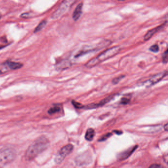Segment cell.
<instances>
[{"mask_svg":"<svg viewBox=\"0 0 168 168\" xmlns=\"http://www.w3.org/2000/svg\"><path fill=\"white\" fill-rule=\"evenodd\" d=\"M149 168H165L159 164H154L151 165Z\"/></svg>","mask_w":168,"mask_h":168,"instance_id":"ffe728a7","label":"cell"},{"mask_svg":"<svg viewBox=\"0 0 168 168\" xmlns=\"http://www.w3.org/2000/svg\"><path fill=\"white\" fill-rule=\"evenodd\" d=\"M130 101V98L129 97H123L121 100V104H128L129 103Z\"/></svg>","mask_w":168,"mask_h":168,"instance_id":"ac0fdd59","label":"cell"},{"mask_svg":"<svg viewBox=\"0 0 168 168\" xmlns=\"http://www.w3.org/2000/svg\"><path fill=\"white\" fill-rule=\"evenodd\" d=\"M74 2L75 1H65L63 2L57 11H55V12L53 14L52 18L56 19L59 17L61 15H62L69 9L71 7V5L74 3Z\"/></svg>","mask_w":168,"mask_h":168,"instance_id":"8992f818","label":"cell"},{"mask_svg":"<svg viewBox=\"0 0 168 168\" xmlns=\"http://www.w3.org/2000/svg\"><path fill=\"white\" fill-rule=\"evenodd\" d=\"M121 48L119 46H114L110 48L99 54L97 57L92 59L87 63L86 66L87 68H91L96 66L104 61L114 57L119 53Z\"/></svg>","mask_w":168,"mask_h":168,"instance_id":"7a4b0ae2","label":"cell"},{"mask_svg":"<svg viewBox=\"0 0 168 168\" xmlns=\"http://www.w3.org/2000/svg\"><path fill=\"white\" fill-rule=\"evenodd\" d=\"M23 64L20 63L7 61L0 64V75H3L11 70H15L21 68Z\"/></svg>","mask_w":168,"mask_h":168,"instance_id":"277c9868","label":"cell"},{"mask_svg":"<svg viewBox=\"0 0 168 168\" xmlns=\"http://www.w3.org/2000/svg\"><path fill=\"white\" fill-rule=\"evenodd\" d=\"M72 104L76 108H81L84 107V106H83L82 104L78 102H76L75 101H72Z\"/></svg>","mask_w":168,"mask_h":168,"instance_id":"d6986e66","label":"cell"},{"mask_svg":"<svg viewBox=\"0 0 168 168\" xmlns=\"http://www.w3.org/2000/svg\"><path fill=\"white\" fill-rule=\"evenodd\" d=\"M71 62L69 60H63L61 61V62H60L57 66V69L59 70L65 69L67 68H69L71 66Z\"/></svg>","mask_w":168,"mask_h":168,"instance_id":"8fae6325","label":"cell"},{"mask_svg":"<svg viewBox=\"0 0 168 168\" xmlns=\"http://www.w3.org/2000/svg\"><path fill=\"white\" fill-rule=\"evenodd\" d=\"M83 3H80L76 7V9L73 14V20L77 21L80 17L82 12Z\"/></svg>","mask_w":168,"mask_h":168,"instance_id":"30bf717a","label":"cell"},{"mask_svg":"<svg viewBox=\"0 0 168 168\" xmlns=\"http://www.w3.org/2000/svg\"><path fill=\"white\" fill-rule=\"evenodd\" d=\"M16 156V152L12 148H4L0 149L1 164L10 163L15 159Z\"/></svg>","mask_w":168,"mask_h":168,"instance_id":"3957f363","label":"cell"},{"mask_svg":"<svg viewBox=\"0 0 168 168\" xmlns=\"http://www.w3.org/2000/svg\"><path fill=\"white\" fill-rule=\"evenodd\" d=\"M47 21L46 20H43L38 25V26L34 30V33L39 32L41 30H42L43 28H45V26H46Z\"/></svg>","mask_w":168,"mask_h":168,"instance_id":"4fadbf2b","label":"cell"},{"mask_svg":"<svg viewBox=\"0 0 168 168\" xmlns=\"http://www.w3.org/2000/svg\"><path fill=\"white\" fill-rule=\"evenodd\" d=\"M115 96V94H112L110 95L109 96L103 99V100L101 101L99 104H89L88 106L84 107L85 108H88V109H91V108H96V107H101V106H104V104H106L108 102H110L111 100L114 99V97Z\"/></svg>","mask_w":168,"mask_h":168,"instance_id":"ba28073f","label":"cell"},{"mask_svg":"<svg viewBox=\"0 0 168 168\" xmlns=\"http://www.w3.org/2000/svg\"><path fill=\"white\" fill-rule=\"evenodd\" d=\"M168 124H166L165 125V126H164V129H165V130H166V131H168Z\"/></svg>","mask_w":168,"mask_h":168,"instance_id":"7402d4cb","label":"cell"},{"mask_svg":"<svg viewBox=\"0 0 168 168\" xmlns=\"http://www.w3.org/2000/svg\"><path fill=\"white\" fill-rule=\"evenodd\" d=\"M95 131L92 128H89L86 131L85 138L87 141H91L95 137Z\"/></svg>","mask_w":168,"mask_h":168,"instance_id":"7c38bea8","label":"cell"},{"mask_svg":"<svg viewBox=\"0 0 168 168\" xmlns=\"http://www.w3.org/2000/svg\"><path fill=\"white\" fill-rule=\"evenodd\" d=\"M163 62L164 63H167L168 62V50H166L165 52L162 55Z\"/></svg>","mask_w":168,"mask_h":168,"instance_id":"e0dca14e","label":"cell"},{"mask_svg":"<svg viewBox=\"0 0 168 168\" xmlns=\"http://www.w3.org/2000/svg\"><path fill=\"white\" fill-rule=\"evenodd\" d=\"M49 145V141L44 136L39 137L29 146L26 153L25 159L27 161H31L42 152L45 151Z\"/></svg>","mask_w":168,"mask_h":168,"instance_id":"6da1fadb","label":"cell"},{"mask_svg":"<svg viewBox=\"0 0 168 168\" xmlns=\"http://www.w3.org/2000/svg\"><path fill=\"white\" fill-rule=\"evenodd\" d=\"M167 75V71H164L160 73H157L156 75L152 76L149 79L144 82L142 83V84L143 86L146 87L151 86L157 83L160 80H161L163 78H164Z\"/></svg>","mask_w":168,"mask_h":168,"instance_id":"52a82bcc","label":"cell"},{"mask_svg":"<svg viewBox=\"0 0 168 168\" xmlns=\"http://www.w3.org/2000/svg\"><path fill=\"white\" fill-rule=\"evenodd\" d=\"M124 77V76H119L118 77H115L114 79H113V80H112V83L113 84H118V83L121 81V80L122 79H123Z\"/></svg>","mask_w":168,"mask_h":168,"instance_id":"9a60e30c","label":"cell"},{"mask_svg":"<svg viewBox=\"0 0 168 168\" xmlns=\"http://www.w3.org/2000/svg\"><path fill=\"white\" fill-rule=\"evenodd\" d=\"M1 14H0V18H1Z\"/></svg>","mask_w":168,"mask_h":168,"instance_id":"603a6c76","label":"cell"},{"mask_svg":"<svg viewBox=\"0 0 168 168\" xmlns=\"http://www.w3.org/2000/svg\"><path fill=\"white\" fill-rule=\"evenodd\" d=\"M149 50L151 52H153L156 53V52H158L159 51V46L157 45H152L149 48Z\"/></svg>","mask_w":168,"mask_h":168,"instance_id":"2e32d148","label":"cell"},{"mask_svg":"<svg viewBox=\"0 0 168 168\" xmlns=\"http://www.w3.org/2000/svg\"><path fill=\"white\" fill-rule=\"evenodd\" d=\"M73 148V145L70 144L63 147L56 155L55 162L57 164L61 163L64 160L65 157L72 152Z\"/></svg>","mask_w":168,"mask_h":168,"instance_id":"5b68a950","label":"cell"},{"mask_svg":"<svg viewBox=\"0 0 168 168\" xmlns=\"http://www.w3.org/2000/svg\"><path fill=\"white\" fill-rule=\"evenodd\" d=\"M110 135H111V134H107L106 135H104L103 138L100 140V141H104V140H106L107 138H109L110 137Z\"/></svg>","mask_w":168,"mask_h":168,"instance_id":"44dd1931","label":"cell"},{"mask_svg":"<svg viewBox=\"0 0 168 168\" xmlns=\"http://www.w3.org/2000/svg\"><path fill=\"white\" fill-rule=\"evenodd\" d=\"M60 110V107L58 106H55L53 107H51L49 110L48 113L50 114H55V113H58Z\"/></svg>","mask_w":168,"mask_h":168,"instance_id":"5bb4252c","label":"cell"},{"mask_svg":"<svg viewBox=\"0 0 168 168\" xmlns=\"http://www.w3.org/2000/svg\"><path fill=\"white\" fill-rule=\"evenodd\" d=\"M165 24L166 23H164L162 25H160V26H158V27H156V28L153 29H151V30L148 31V33L145 34V37H144V40L145 41L149 40L155 34H156V33L159 31L160 30H161L163 28V27H164V26H165Z\"/></svg>","mask_w":168,"mask_h":168,"instance_id":"9c48e42d","label":"cell"}]
</instances>
